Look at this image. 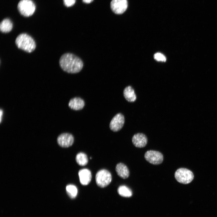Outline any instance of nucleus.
Returning <instances> with one entry per match:
<instances>
[{"label": "nucleus", "instance_id": "obj_1", "mask_svg": "<svg viewBox=\"0 0 217 217\" xmlns=\"http://www.w3.org/2000/svg\"><path fill=\"white\" fill-rule=\"evenodd\" d=\"M59 64L61 68L69 73L74 74L80 72L83 67L81 59L74 54L67 53L61 57Z\"/></svg>", "mask_w": 217, "mask_h": 217}, {"label": "nucleus", "instance_id": "obj_2", "mask_svg": "<svg viewBox=\"0 0 217 217\" xmlns=\"http://www.w3.org/2000/svg\"><path fill=\"white\" fill-rule=\"evenodd\" d=\"M15 43L19 49L28 53L34 51L36 46L33 39L25 33H20L17 36L15 40Z\"/></svg>", "mask_w": 217, "mask_h": 217}, {"label": "nucleus", "instance_id": "obj_3", "mask_svg": "<svg viewBox=\"0 0 217 217\" xmlns=\"http://www.w3.org/2000/svg\"><path fill=\"white\" fill-rule=\"evenodd\" d=\"M175 177L179 182L187 184L192 181L193 179L194 175L190 170L186 168H180L176 171Z\"/></svg>", "mask_w": 217, "mask_h": 217}, {"label": "nucleus", "instance_id": "obj_4", "mask_svg": "<svg viewBox=\"0 0 217 217\" xmlns=\"http://www.w3.org/2000/svg\"><path fill=\"white\" fill-rule=\"evenodd\" d=\"M17 8L20 14L26 17L32 15L36 9L34 3L31 0H21L18 4Z\"/></svg>", "mask_w": 217, "mask_h": 217}, {"label": "nucleus", "instance_id": "obj_5", "mask_svg": "<svg viewBox=\"0 0 217 217\" xmlns=\"http://www.w3.org/2000/svg\"><path fill=\"white\" fill-rule=\"evenodd\" d=\"M97 185L103 188L108 186L111 182L112 177L111 173L106 169H102L98 171L95 177Z\"/></svg>", "mask_w": 217, "mask_h": 217}, {"label": "nucleus", "instance_id": "obj_6", "mask_svg": "<svg viewBox=\"0 0 217 217\" xmlns=\"http://www.w3.org/2000/svg\"><path fill=\"white\" fill-rule=\"evenodd\" d=\"M144 158L149 163L155 165L161 163L163 160V156L160 152L155 150H150L146 151Z\"/></svg>", "mask_w": 217, "mask_h": 217}, {"label": "nucleus", "instance_id": "obj_7", "mask_svg": "<svg viewBox=\"0 0 217 217\" xmlns=\"http://www.w3.org/2000/svg\"><path fill=\"white\" fill-rule=\"evenodd\" d=\"M111 8L112 11L117 14H121L126 10L128 6L127 0H112Z\"/></svg>", "mask_w": 217, "mask_h": 217}, {"label": "nucleus", "instance_id": "obj_8", "mask_svg": "<svg viewBox=\"0 0 217 217\" xmlns=\"http://www.w3.org/2000/svg\"><path fill=\"white\" fill-rule=\"evenodd\" d=\"M124 117L122 114L119 113L115 115L111 120L109 124L110 129L114 132L120 131L124 123Z\"/></svg>", "mask_w": 217, "mask_h": 217}, {"label": "nucleus", "instance_id": "obj_9", "mask_svg": "<svg viewBox=\"0 0 217 217\" xmlns=\"http://www.w3.org/2000/svg\"><path fill=\"white\" fill-rule=\"evenodd\" d=\"M58 144L61 147H68L71 146L74 142L73 136L68 133H63L60 134L57 139Z\"/></svg>", "mask_w": 217, "mask_h": 217}, {"label": "nucleus", "instance_id": "obj_10", "mask_svg": "<svg viewBox=\"0 0 217 217\" xmlns=\"http://www.w3.org/2000/svg\"><path fill=\"white\" fill-rule=\"evenodd\" d=\"M132 142L135 146L138 148L145 147L147 142V138L144 134L138 133L135 134L132 138Z\"/></svg>", "mask_w": 217, "mask_h": 217}, {"label": "nucleus", "instance_id": "obj_11", "mask_svg": "<svg viewBox=\"0 0 217 217\" xmlns=\"http://www.w3.org/2000/svg\"><path fill=\"white\" fill-rule=\"evenodd\" d=\"M80 183L83 185L88 184L91 181L92 175L90 171L86 168L81 169L78 172Z\"/></svg>", "mask_w": 217, "mask_h": 217}, {"label": "nucleus", "instance_id": "obj_12", "mask_svg": "<svg viewBox=\"0 0 217 217\" xmlns=\"http://www.w3.org/2000/svg\"><path fill=\"white\" fill-rule=\"evenodd\" d=\"M69 107L71 109L78 110L82 109L85 105L84 100L79 97H75L71 99L69 101Z\"/></svg>", "mask_w": 217, "mask_h": 217}, {"label": "nucleus", "instance_id": "obj_13", "mask_svg": "<svg viewBox=\"0 0 217 217\" xmlns=\"http://www.w3.org/2000/svg\"><path fill=\"white\" fill-rule=\"evenodd\" d=\"M115 170L118 175L123 179L127 178L129 175L130 172L128 168L122 163H119L116 165Z\"/></svg>", "mask_w": 217, "mask_h": 217}, {"label": "nucleus", "instance_id": "obj_14", "mask_svg": "<svg viewBox=\"0 0 217 217\" xmlns=\"http://www.w3.org/2000/svg\"><path fill=\"white\" fill-rule=\"evenodd\" d=\"M123 95L125 99L130 102L135 101L137 96L134 89L131 86L126 87L123 91Z\"/></svg>", "mask_w": 217, "mask_h": 217}, {"label": "nucleus", "instance_id": "obj_15", "mask_svg": "<svg viewBox=\"0 0 217 217\" xmlns=\"http://www.w3.org/2000/svg\"><path fill=\"white\" fill-rule=\"evenodd\" d=\"M13 24L8 18L3 20L0 24V30L3 33H8L10 32L13 28Z\"/></svg>", "mask_w": 217, "mask_h": 217}, {"label": "nucleus", "instance_id": "obj_16", "mask_svg": "<svg viewBox=\"0 0 217 217\" xmlns=\"http://www.w3.org/2000/svg\"><path fill=\"white\" fill-rule=\"evenodd\" d=\"M118 192L121 196L126 197H131L132 195L131 190L125 185H121L118 188Z\"/></svg>", "mask_w": 217, "mask_h": 217}, {"label": "nucleus", "instance_id": "obj_17", "mask_svg": "<svg viewBox=\"0 0 217 217\" xmlns=\"http://www.w3.org/2000/svg\"><path fill=\"white\" fill-rule=\"evenodd\" d=\"M76 161L79 165L84 166L87 164L88 158L85 153L80 152L77 154L76 157Z\"/></svg>", "mask_w": 217, "mask_h": 217}, {"label": "nucleus", "instance_id": "obj_18", "mask_svg": "<svg viewBox=\"0 0 217 217\" xmlns=\"http://www.w3.org/2000/svg\"><path fill=\"white\" fill-rule=\"evenodd\" d=\"M67 193L71 198L73 199L76 197L77 193V189L76 187L73 184L67 185L66 188Z\"/></svg>", "mask_w": 217, "mask_h": 217}, {"label": "nucleus", "instance_id": "obj_19", "mask_svg": "<svg viewBox=\"0 0 217 217\" xmlns=\"http://www.w3.org/2000/svg\"><path fill=\"white\" fill-rule=\"evenodd\" d=\"M154 58L158 61H165L166 58L165 56L162 54L160 53H156L154 55Z\"/></svg>", "mask_w": 217, "mask_h": 217}, {"label": "nucleus", "instance_id": "obj_20", "mask_svg": "<svg viewBox=\"0 0 217 217\" xmlns=\"http://www.w3.org/2000/svg\"><path fill=\"white\" fill-rule=\"evenodd\" d=\"M76 0H63L64 5L67 7L73 5L75 3Z\"/></svg>", "mask_w": 217, "mask_h": 217}, {"label": "nucleus", "instance_id": "obj_21", "mask_svg": "<svg viewBox=\"0 0 217 217\" xmlns=\"http://www.w3.org/2000/svg\"><path fill=\"white\" fill-rule=\"evenodd\" d=\"M93 0H83V2L86 3H89L92 2Z\"/></svg>", "mask_w": 217, "mask_h": 217}, {"label": "nucleus", "instance_id": "obj_22", "mask_svg": "<svg viewBox=\"0 0 217 217\" xmlns=\"http://www.w3.org/2000/svg\"><path fill=\"white\" fill-rule=\"evenodd\" d=\"M3 111L1 109H0V123L2 121V116L3 115Z\"/></svg>", "mask_w": 217, "mask_h": 217}]
</instances>
